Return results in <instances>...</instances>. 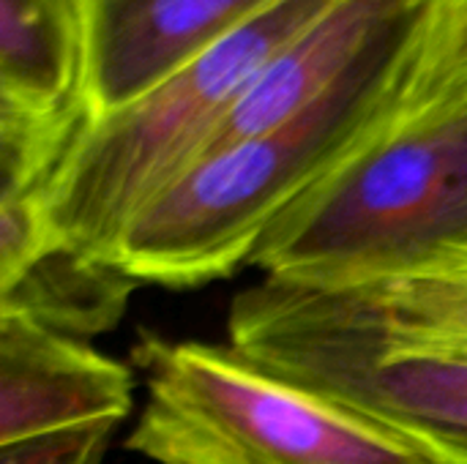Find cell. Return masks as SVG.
<instances>
[{
    "label": "cell",
    "mask_w": 467,
    "mask_h": 464,
    "mask_svg": "<svg viewBox=\"0 0 467 464\" xmlns=\"http://www.w3.org/2000/svg\"><path fill=\"white\" fill-rule=\"evenodd\" d=\"M413 8L296 120L200 159L145 202L118 235L112 263L137 282L172 290L202 287L252 265L279 216L389 123Z\"/></svg>",
    "instance_id": "1"
},
{
    "label": "cell",
    "mask_w": 467,
    "mask_h": 464,
    "mask_svg": "<svg viewBox=\"0 0 467 464\" xmlns=\"http://www.w3.org/2000/svg\"><path fill=\"white\" fill-rule=\"evenodd\" d=\"M145 405L126 449L153 464H443L405 435L241 350L142 334Z\"/></svg>",
    "instance_id": "2"
},
{
    "label": "cell",
    "mask_w": 467,
    "mask_h": 464,
    "mask_svg": "<svg viewBox=\"0 0 467 464\" xmlns=\"http://www.w3.org/2000/svg\"><path fill=\"white\" fill-rule=\"evenodd\" d=\"M339 0H276L129 107L93 123L41 191L55 238L112 260L129 219L192 170L260 71Z\"/></svg>",
    "instance_id": "3"
},
{
    "label": "cell",
    "mask_w": 467,
    "mask_h": 464,
    "mask_svg": "<svg viewBox=\"0 0 467 464\" xmlns=\"http://www.w3.org/2000/svg\"><path fill=\"white\" fill-rule=\"evenodd\" d=\"M227 342L438 462L467 464V347L408 336L342 293L268 276L233 298Z\"/></svg>",
    "instance_id": "4"
},
{
    "label": "cell",
    "mask_w": 467,
    "mask_h": 464,
    "mask_svg": "<svg viewBox=\"0 0 467 464\" xmlns=\"http://www.w3.org/2000/svg\"><path fill=\"white\" fill-rule=\"evenodd\" d=\"M467 224V104L389 120L312 183L265 232L268 279L334 284Z\"/></svg>",
    "instance_id": "5"
},
{
    "label": "cell",
    "mask_w": 467,
    "mask_h": 464,
    "mask_svg": "<svg viewBox=\"0 0 467 464\" xmlns=\"http://www.w3.org/2000/svg\"><path fill=\"white\" fill-rule=\"evenodd\" d=\"M134 375L22 309L0 306V446L90 424H120Z\"/></svg>",
    "instance_id": "6"
},
{
    "label": "cell",
    "mask_w": 467,
    "mask_h": 464,
    "mask_svg": "<svg viewBox=\"0 0 467 464\" xmlns=\"http://www.w3.org/2000/svg\"><path fill=\"white\" fill-rule=\"evenodd\" d=\"M90 126L88 0H0V129L77 142Z\"/></svg>",
    "instance_id": "7"
},
{
    "label": "cell",
    "mask_w": 467,
    "mask_h": 464,
    "mask_svg": "<svg viewBox=\"0 0 467 464\" xmlns=\"http://www.w3.org/2000/svg\"><path fill=\"white\" fill-rule=\"evenodd\" d=\"M276 0H88L93 123L129 107Z\"/></svg>",
    "instance_id": "8"
},
{
    "label": "cell",
    "mask_w": 467,
    "mask_h": 464,
    "mask_svg": "<svg viewBox=\"0 0 467 464\" xmlns=\"http://www.w3.org/2000/svg\"><path fill=\"white\" fill-rule=\"evenodd\" d=\"M320 287L342 293L394 331L467 347V224Z\"/></svg>",
    "instance_id": "9"
},
{
    "label": "cell",
    "mask_w": 467,
    "mask_h": 464,
    "mask_svg": "<svg viewBox=\"0 0 467 464\" xmlns=\"http://www.w3.org/2000/svg\"><path fill=\"white\" fill-rule=\"evenodd\" d=\"M140 282L118 263L52 243L14 284L0 290V306L22 309L66 336H93L112 328Z\"/></svg>",
    "instance_id": "10"
},
{
    "label": "cell",
    "mask_w": 467,
    "mask_h": 464,
    "mask_svg": "<svg viewBox=\"0 0 467 464\" xmlns=\"http://www.w3.org/2000/svg\"><path fill=\"white\" fill-rule=\"evenodd\" d=\"M467 104V0H419L413 8L394 120Z\"/></svg>",
    "instance_id": "11"
},
{
    "label": "cell",
    "mask_w": 467,
    "mask_h": 464,
    "mask_svg": "<svg viewBox=\"0 0 467 464\" xmlns=\"http://www.w3.org/2000/svg\"><path fill=\"white\" fill-rule=\"evenodd\" d=\"M52 243H57L41 200L19 197L0 202V290L14 284Z\"/></svg>",
    "instance_id": "12"
},
{
    "label": "cell",
    "mask_w": 467,
    "mask_h": 464,
    "mask_svg": "<svg viewBox=\"0 0 467 464\" xmlns=\"http://www.w3.org/2000/svg\"><path fill=\"white\" fill-rule=\"evenodd\" d=\"M118 424H90L0 446V464H101Z\"/></svg>",
    "instance_id": "13"
}]
</instances>
